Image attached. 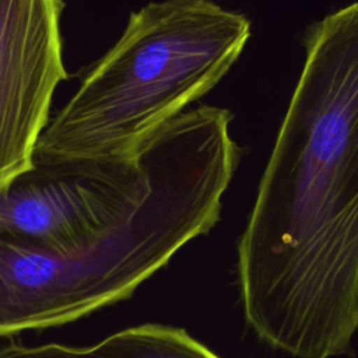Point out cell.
I'll return each mask as SVG.
<instances>
[{"mask_svg": "<svg viewBox=\"0 0 358 358\" xmlns=\"http://www.w3.org/2000/svg\"><path fill=\"white\" fill-rule=\"evenodd\" d=\"M63 0H0V192L35 165L63 63Z\"/></svg>", "mask_w": 358, "mask_h": 358, "instance_id": "5", "label": "cell"}, {"mask_svg": "<svg viewBox=\"0 0 358 358\" xmlns=\"http://www.w3.org/2000/svg\"><path fill=\"white\" fill-rule=\"evenodd\" d=\"M232 119L201 105L161 127L140 148L145 193L81 248L49 252L0 238V336L66 324L122 301L208 234L242 157Z\"/></svg>", "mask_w": 358, "mask_h": 358, "instance_id": "2", "label": "cell"}, {"mask_svg": "<svg viewBox=\"0 0 358 358\" xmlns=\"http://www.w3.org/2000/svg\"><path fill=\"white\" fill-rule=\"evenodd\" d=\"M0 358H221L185 329L165 324H140L123 329L85 347L64 344L0 348Z\"/></svg>", "mask_w": 358, "mask_h": 358, "instance_id": "6", "label": "cell"}, {"mask_svg": "<svg viewBox=\"0 0 358 358\" xmlns=\"http://www.w3.org/2000/svg\"><path fill=\"white\" fill-rule=\"evenodd\" d=\"M148 187L140 154L131 158L45 162L0 192V238L70 252L116 225Z\"/></svg>", "mask_w": 358, "mask_h": 358, "instance_id": "4", "label": "cell"}, {"mask_svg": "<svg viewBox=\"0 0 358 358\" xmlns=\"http://www.w3.org/2000/svg\"><path fill=\"white\" fill-rule=\"evenodd\" d=\"M305 63L238 243L246 323L294 358L358 330V1L310 24Z\"/></svg>", "mask_w": 358, "mask_h": 358, "instance_id": "1", "label": "cell"}, {"mask_svg": "<svg viewBox=\"0 0 358 358\" xmlns=\"http://www.w3.org/2000/svg\"><path fill=\"white\" fill-rule=\"evenodd\" d=\"M249 36V18L213 0L145 4L85 69L74 95L42 133L35 161L134 157L222 80Z\"/></svg>", "mask_w": 358, "mask_h": 358, "instance_id": "3", "label": "cell"}]
</instances>
